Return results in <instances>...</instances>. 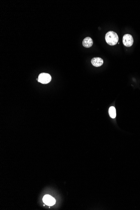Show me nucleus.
<instances>
[{
  "label": "nucleus",
  "mask_w": 140,
  "mask_h": 210,
  "mask_svg": "<svg viewBox=\"0 0 140 210\" xmlns=\"http://www.w3.org/2000/svg\"><path fill=\"white\" fill-rule=\"evenodd\" d=\"M119 37L117 34L113 31H109L105 35V40L109 45H116L118 42Z\"/></svg>",
  "instance_id": "1"
},
{
  "label": "nucleus",
  "mask_w": 140,
  "mask_h": 210,
  "mask_svg": "<svg viewBox=\"0 0 140 210\" xmlns=\"http://www.w3.org/2000/svg\"><path fill=\"white\" fill-rule=\"evenodd\" d=\"M38 82H40L42 84H48L51 80V77L50 74L47 73H41L39 74L38 77Z\"/></svg>",
  "instance_id": "2"
},
{
  "label": "nucleus",
  "mask_w": 140,
  "mask_h": 210,
  "mask_svg": "<svg viewBox=\"0 0 140 210\" xmlns=\"http://www.w3.org/2000/svg\"><path fill=\"white\" fill-rule=\"evenodd\" d=\"M134 38L130 34H125L123 37V44L125 46L130 47L134 43Z\"/></svg>",
  "instance_id": "3"
},
{
  "label": "nucleus",
  "mask_w": 140,
  "mask_h": 210,
  "mask_svg": "<svg viewBox=\"0 0 140 210\" xmlns=\"http://www.w3.org/2000/svg\"><path fill=\"white\" fill-rule=\"evenodd\" d=\"M43 201L45 204L48 206H52L55 204V199L50 196V195H46L43 197Z\"/></svg>",
  "instance_id": "4"
},
{
  "label": "nucleus",
  "mask_w": 140,
  "mask_h": 210,
  "mask_svg": "<svg viewBox=\"0 0 140 210\" xmlns=\"http://www.w3.org/2000/svg\"><path fill=\"white\" fill-rule=\"evenodd\" d=\"M91 63L93 66L95 67H100L103 65L104 63L103 59L99 57H94L91 60Z\"/></svg>",
  "instance_id": "5"
},
{
  "label": "nucleus",
  "mask_w": 140,
  "mask_h": 210,
  "mask_svg": "<svg viewBox=\"0 0 140 210\" xmlns=\"http://www.w3.org/2000/svg\"><path fill=\"white\" fill-rule=\"evenodd\" d=\"M93 41L92 39L90 37H86L84 39L82 42V44L84 47L89 48L92 46Z\"/></svg>",
  "instance_id": "6"
},
{
  "label": "nucleus",
  "mask_w": 140,
  "mask_h": 210,
  "mask_svg": "<svg viewBox=\"0 0 140 210\" xmlns=\"http://www.w3.org/2000/svg\"><path fill=\"white\" fill-rule=\"evenodd\" d=\"M109 113L110 117L114 119L116 118V109L114 107H111L109 108Z\"/></svg>",
  "instance_id": "7"
}]
</instances>
